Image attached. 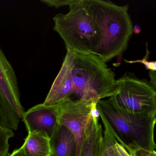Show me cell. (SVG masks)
<instances>
[{
    "label": "cell",
    "mask_w": 156,
    "mask_h": 156,
    "mask_svg": "<svg viewBox=\"0 0 156 156\" xmlns=\"http://www.w3.org/2000/svg\"><path fill=\"white\" fill-rule=\"evenodd\" d=\"M115 76L106 62L98 55L67 51L43 104L53 105L68 98L95 102L109 98L119 89Z\"/></svg>",
    "instance_id": "1"
},
{
    "label": "cell",
    "mask_w": 156,
    "mask_h": 156,
    "mask_svg": "<svg viewBox=\"0 0 156 156\" xmlns=\"http://www.w3.org/2000/svg\"><path fill=\"white\" fill-rule=\"evenodd\" d=\"M97 109L106 130L131 155L138 150L153 151L156 115L135 114L119 107L112 97L97 103Z\"/></svg>",
    "instance_id": "2"
},
{
    "label": "cell",
    "mask_w": 156,
    "mask_h": 156,
    "mask_svg": "<svg viewBox=\"0 0 156 156\" xmlns=\"http://www.w3.org/2000/svg\"><path fill=\"white\" fill-rule=\"evenodd\" d=\"M89 8L101 37L96 55L107 62L127 48L134 27L129 14V5L119 6L109 1L89 0Z\"/></svg>",
    "instance_id": "3"
},
{
    "label": "cell",
    "mask_w": 156,
    "mask_h": 156,
    "mask_svg": "<svg viewBox=\"0 0 156 156\" xmlns=\"http://www.w3.org/2000/svg\"><path fill=\"white\" fill-rule=\"evenodd\" d=\"M54 30L62 38L67 51L81 54H96L101 37L91 14L89 0H78L66 14H56Z\"/></svg>",
    "instance_id": "4"
},
{
    "label": "cell",
    "mask_w": 156,
    "mask_h": 156,
    "mask_svg": "<svg viewBox=\"0 0 156 156\" xmlns=\"http://www.w3.org/2000/svg\"><path fill=\"white\" fill-rule=\"evenodd\" d=\"M117 80L119 89L112 97L119 107L135 114L156 115V92L150 82L129 73Z\"/></svg>",
    "instance_id": "5"
},
{
    "label": "cell",
    "mask_w": 156,
    "mask_h": 156,
    "mask_svg": "<svg viewBox=\"0 0 156 156\" xmlns=\"http://www.w3.org/2000/svg\"><path fill=\"white\" fill-rule=\"evenodd\" d=\"M97 102L66 98L58 103L59 125L65 126L75 137L79 156L87 126L97 109Z\"/></svg>",
    "instance_id": "6"
},
{
    "label": "cell",
    "mask_w": 156,
    "mask_h": 156,
    "mask_svg": "<svg viewBox=\"0 0 156 156\" xmlns=\"http://www.w3.org/2000/svg\"><path fill=\"white\" fill-rule=\"evenodd\" d=\"M58 116V104L46 105L43 103L27 110L22 119L28 132L43 131L51 139L59 126Z\"/></svg>",
    "instance_id": "7"
},
{
    "label": "cell",
    "mask_w": 156,
    "mask_h": 156,
    "mask_svg": "<svg viewBox=\"0 0 156 156\" xmlns=\"http://www.w3.org/2000/svg\"><path fill=\"white\" fill-rule=\"evenodd\" d=\"M0 99L12 105L23 119L25 112L21 104L17 76L2 49L0 50Z\"/></svg>",
    "instance_id": "8"
},
{
    "label": "cell",
    "mask_w": 156,
    "mask_h": 156,
    "mask_svg": "<svg viewBox=\"0 0 156 156\" xmlns=\"http://www.w3.org/2000/svg\"><path fill=\"white\" fill-rule=\"evenodd\" d=\"M96 109L87 126L79 156H103L104 133Z\"/></svg>",
    "instance_id": "9"
},
{
    "label": "cell",
    "mask_w": 156,
    "mask_h": 156,
    "mask_svg": "<svg viewBox=\"0 0 156 156\" xmlns=\"http://www.w3.org/2000/svg\"><path fill=\"white\" fill-rule=\"evenodd\" d=\"M54 156H76L77 145L73 134L66 127L59 125L51 138Z\"/></svg>",
    "instance_id": "10"
},
{
    "label": "cell",
    "mask_w": 156,
    "mask_h": 156,
    "mask_svg": "<svg viewBox=\"0 0 156 156\" xmlns=\"http://www.w3.org/2000/svg\"><path fill=\"white\" fill-rule=\"evenodd\" d=\"M26 156H51V139L43 131L28 132L22 146Z\"/></svg>",
    "instance_id": "11"
},
{
    "label": "cell",
    "mask_w": 156,
    "mask_h": 156,
    "mask_svg": "<svg viewBox=\"0 0 156 156\" xmlns=\"http://www.w3.org/2000/svg\"><path fill=\"white\" fill-rule=\"evenodd\" d=\"M21 119L12 105L0 99V126L17 130Z\"/></svg>",
    "instance_id": "12"
},
{
    "label": "cell",
    "mask_w": 156,
    "mask_h": 156,
    "mask_svg": "<svg viewBox=\"0 0 156 156\" xmlns=\"http://www.w3.org/2000/svg\"><path fill=\"white\" fill-rule=\"evenodd\" d=\"M103 156H132L113 136L104 130Z\"/></svg>",
    "instance_id": "13"
},
{
    "label": "cell",
    "mask_w": 156,
    "mask_h": 156,
    "mask_svg": "<svg viewBox=\"0 0 156 156\" xmlns=\"http://www.w3.org/2000/svg\"><path fill=\"white\" fill-rule=\"evenodd\" d=\"M14 136L13 129L0 126V156H9V140Z\"/></svg>",
    "instance_id": "14"
},
{
    "label": "cell",
    "mask_w": 156,
    "mask_h": 156,
    "mask_svg": "<svg viewBox=\"0 0 156 156\" xmlns=\"http://www.w3.org/2000/svg\"><path fill=\"white\" fill-rule=\"evenodd\" d=\"M149 55V51L148 49L147 44H146V53L144 58L142 60H135V61H128L124 60V61L127 63H141L144 65L147 70L149 71H156V61L155 62H149L147 61Z\"/></svg>",
    "instance_id": "15"
},
{
    "label": "cell",
    "mask_w": 156,
    "mask_h": 156,
    "mask_svg": "<svg viewBox=\"0 0 156 156\" xmlns=\"http://www.w3.org/2000/svg\"><path fill=\"white\" fill-rule=\"evenodd\" d=\"M78 0H42L41 2L50 7L59 8L70 6L78 2Z\"/></svg>",
    "instance_id": "16"
},
{
    "label": "cell",
    "mask_w": 156,
    "mask_h": 156,
    "mask_svg": "<svg viewBox=\"0 0 156 156\" xmlns=\"http://www.w3.org/2000/svg\"><path fill=\"white\" fill-rule=\"evenodd\" d=\"M131 155L132 156H155L153 151L146 150L144 149L138 150Z\"/></svg>",
    "instance_id": "17"
},
{
    "label": "cell",
    "mask_w": 156,
    "mask_h": 156,
    "mask_svg": "<svg viewBox=\"0 0 156 156\" xmlns=\"http://www.w3.org/2000/svg\"><path fill=\"white\" fill-rule=\"evenodd\" d=\"M149 75L150 79V83L156 92V71H149Z\"/></svg>",
    "instance_id": "18"
},
{
    "label": "cell",
    "mask_w": 156,
    "mask_h": 156,
    "mask_svg": "<svg viewBox=\"0 0 156 156\" xmlns=\"http://www.w3.org/2000/svg\"><path fill=\"white\" fill-rule=\"evenodd\" d=\"M9 156H26L23 152L22 147H21L18 149L15 150Z\"/></svg>",
    "instance_id": "19"
},
{
    "label": "cell",
    "mask_w": 156,
    "mask_h": 156,
    "mask_svg": "<svg viewBox=\"0 0 156 156\" xmlns=\"http://www.w3.org/2000/svg\"><path fill=\"white\" fill-rule=\"evenodd\" d=\"M140 32H141V29L140 27L137 24L135 25L133 27V33L136 34H138L140 33Z\"/></svg>",
    "instance_id": "20"
},
{
    "label": "cell",
    "mask_w": 156,
    "mask_h": 156,
    "mask_svg": "<svg viewBox=\"0 0 156 156\" xmlns=\"http://www.w3.org/2000/svg\"><path fill=\"white\" fill-rule=\"evenodd\" d=\"M153 153H154V155H155V156H156V151H155V150L153 151Z\"/></svg>",
    "instance_id": "21"
},
{
    "label": "cell",
    "mask_w": 156,
    "mask_h": 156,
    "mask_svg": "<svg viewBox=\"0 0 156 156\" xmlns=\"http://www.w3.org/2000/svg\"><path fill=\"white\" fill-rule=\"evenodd\" d=\"M51 156H54V155L53 154H52Z\"/></svg>",
    "instance_id": "22"
}]
</instances>
